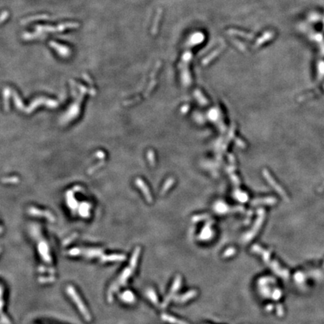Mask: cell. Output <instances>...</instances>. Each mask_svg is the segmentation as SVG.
Masks as SVG:
<instances>
[{
  "label": "cell",
  "mask_w": 324,
  "mask_h": 324,
  "mask_svg": "<svg viewBox=\"0 0 324 324\" xmlns=\"http://www.w3.org/2000/svg\"><path fill=\"white\" fill-rule=\"evenodd\" d=\"M67 254L69 256L74 258L83 259L89 261H95L100 264L122 262L125 260V256L124 254H108L100 248H73L68 250Z\"/></svg>",
  "instance_id": "1"
},
{
  "label": "cell",
  "mask_w": 324,
  "mask_h": 324,
  "mask_svg": "<svg viewBox=\"0 0 324 324\" xmlns=\"http://www.w3.org/2000/svg\"><path fill=\"white\" fill-rule=\"evenodd\" d=\"M140 254V248L136 247L134 250L133 254L131 255L128 265L122 271V272L118 274V277L108 286L107 290H106V301L109 303H111L113 301L114 296L116 295V293L118 292V290L122 286H124L127 284L128 279L133 274L134 272L135 268L136 267Z\"/></svg>",
  "instance_id": "2"
},
{
  "label": "cell",
  "mask_w": 324,
  "mask_h": 324,
  "mask_svg": "<svg viewBox=\"0 0 324 324\" xmlns=\"http://www.w3.org/2000/svg\"><path fill=\"white\" fill-rule=\"evenodd\" d=\"M64 292L69 299L70 300L74 307L79 312L80 315L82 316L83 320L86 322H91L92 321V314L88 305L82 298V296L79 292L76 287L73 284H67L64 287Z\"/></svg>",
  "instance_id": "3"
},
{
  "label": "cell",
  "mask_w": 324,
  "mask_h": 324,
  "mask_svg": "<svg viewBox=\"0 0 324 324\" xmlns=\"http://www.w3.org/2000/svg\"><path fill=\"white\" fill-rule=\"evenodd\" d=\"M5 308V288L2 284L0 283V324H12Z\"/></svg>",
  "instance_id": "4"
},
{
  "label": "cell",
  "mask_w": 324,
  "mask_h": 324,
  "mask_svg": "<svg viewBox=\"0 0 324 324\" xmlns=\"http://www.w3.org/2000/svg\"><path fill=\"white\" fill-rule=\"evenodd\" d=\"M181 281H182L181 276L177 275L176 277L175 280H174L173 284H172V287H171L170 292V293L166 296V298H164V302H162L161 308H166V306L168 305V304L170 303V300L173 298L175 293L176 292V291L178 290V288H179L180 285H181Z\"/></svg>",
  "instance_id": "5"
},
{
  "label": "cell",
  "mask_w": 324,
  "mask_h": 324,
  "mask_svg": "<svg viewBox=\"0 0 324 324\" xmlns=\"http://www.w3.org/2000/svg\"><path fill=\"white\" fill-rule=\"evenodd\" d=\"M196 291L195 290H193L188 291V292L183 294V295L176 296L175 298H174V300H175L176 302H181V303L184 302L188 301L189 299H190V298L196 296Z\"/></svg>",
  "instance_id": "6"
},
{
  "label": "cell",
  "mask_w": 324,
  "mask_h": 324,
  "mask_svg": "<svg viewBox=\"0 0 324 324\" xmlns=\"http://www.w3.org/2000/svg\"><path fill=\"white\" fill-rule=\"evenodd\" d=\"M136 182V184H137V185L140 187V188L141 189V190L142 191L143 194L145 195L147 201H148V202H151L152 201V199L151 194H150V192H149V190H148V188H147L146 184L145 183H144L140 179V178H137Z\"/></svg>",
  "instance_id": "7"
},
{
  "label": "cell",
  "mask_w": 324,
  "mask_h": 324,
  "mask_svg": "<svg viewBox=\"0 0 324 324\" xmlns=\"http://www.w3.org/2000/svg\"><path fill=\"white\" fill-rule=\"evenodd\" d=\"M119 297L122 299V301L124 302V303L131 304V303H134L135 302L134 295L133 292L130 290L124 291V292L119 296Z\"/></svg>",
  "instance_id": "8"
},
{
  "label": "cell",
  "mask_w": 324,
  "mask_h": 324,
  "mask_svg": "<svg viewBox=\"0 0 324 324\" xmlns=\"http://www.w3.org/2000/svg\"><path fill=\"white\" fill-rule=\"evenodd\" d=\"M161 318L163 320L166 321V322H170V323L172 324H188L187 322H184L182 320H180L176 319V317H173L172 316H170V315L166 314H163L161 315Z\"/></svg>",
  "instance_id": "9"
},
{
  "label": "cell",
  "mask_w": 324,
  "mask_h": 324,
  "mask_svg": "<svg viewBox=\"0 0 324 324\" xmlns=\"http://www.w3.org/2000/svg\"><path fill=\"white\" fill-rule=\"evenodd\" d=\"M146 295H147V296L148 297V298H149V299L151 300V301L155 305H158V297H157V296H156L155 292L154 291V290L148 289V290L146 291Z\"/></svg>",
  "instance_id": "10"
},
{
  "label": "cell",
  "mask_w": 324,
  "mask_h": 324,
  "mask_svg": "<svg viewBox=\"0 0 324 324\" xmlns=\"http://www.w3.org/2000/svg\"><path fill=\"white\" fill-rule=\"evenodd\" d=\"M175 182V180L173 179L172 178H168L167 181L165 182L164 184V186L163 187V188L161 189V191H160V194L161 195H164L165 193H166V191H167V190H169L170 188L171 187V186L173 184V183Z\"/></svg>",
  "instance_id": "11"
},
{
  "label": "cell",
  "mask_w": 324,
  "mask_h": 324,
  "mask_svg": "<svg viewBox=\"0 0 324 324\" xmlns=\"http://www.w3.org/2000/svg\"><path fill=\"white\" fill-rule=\"evenodd\" d=\"M211 230H210V226L209 225L207 224L206 226V227L204 228L203 230L202 231V232H201V235H200V238H202V239H208V238H209L210 237H211Z\"/></svg>",
  "instance_id": "12"
},
{
  "label": "cell",
  "mask_w": 324,
  "mask_h": 324,
  "mask_svg": "<svg viewBox=\"0 0 324 324\" xmlns=\"http://www.w3.org/2000/svg\"><path fill=\"white\" fill-rule=\"evenodd\" d=\"M235 253H236V249L233 248H230L225 250L223 256H224V257H229V256H232V255H233Z\"/></svg>",
  "instance_id": "13"
},
{
  "label": "cell",
  "mask_w": 324,
  "mask_h": 324,
  "mask_svg": "<svg viewBox=\"0 0 324 324\" xmlns=\"http://www.w3.org/2000/svg\"><path fill=\"white\" fill-rule=\"evenodd\" d=\"M148 160H149V163L153 166V165L154 164V152H153L152 150L148 151Z\"/></svg>",
  "instance_id": "14"
}]
</instances>
